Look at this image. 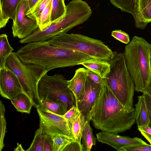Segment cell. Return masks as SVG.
<instances>
[{"label": "cell", "mask_w": 151, "mask_h": 151, "mask_svg": "<svg viewBox=\"0 0 151 151\" xmlns=\"http://www.w3.org/2000/svg\"><path fill=\"white\" fill-rule=\"evenodd\" d=\"M135 108H125L114 95L104 78L86 120L102 132L118 134L130 129L136 122Z\"/></svg>", "instance_id": "6da1fadb"}, {"label": "cell", "mask_w": 151, "mask_h": 151, "mask_svg": "<svg viewBox=\"0 0 151 151\" xmlns=\"http://www.w3.org/2000/svg\"><path fill=\"white\" fill-rule=\"evenodd\" d=\"M16 53L24 63L41 66L47 72L56 68L79 65L84 61L92 58L76 50L52 45L47 41L27 43Z\"/></svg>", "instance_id": "7a4b0ae2"}, {"label": "cell", "mask_w": 151, "mask_h": 151, "mask_svg": "<svg viewBox=\"0 0 151 151\" xmlns=\"http://www.w3.org/2000/svg\"><path fill=\"white\" fill-rule=\"evenodd\" d=\"M151 44L137 36H134L125 47L124 54L126 65L137 92L147 90L151 81Z\"/></svg>", "instance_id": "3957f363"}, {"label": "cell", "mask_w": 151, "mask_h": 151, "mask_svg": "<svg viewBox=\"0 0 151 151\" xmlns=\"http://www.w3.org/2000/svg\"><path fill=\"white\" fill-rule=\"evenodd\" d=\"M91 8L82 0H73L66 6L65 16L59 21L52 23L43 31L39 28L33 34L24 39L21 43L47 41L63 33H67L73 28L86 22L91 16Z\"/></svg>", "instance_id": "277c9868"}, {"label": "cell", "mask_w": 151, "mask_h": 151, "mask_svg": "<svg viewBox=\"0 0 151 151\" xmlns=\"http://www.w3.org/2000/svg\"><path fill=\"white\" fill-rule=\"evenodd\" d=\"M108 62L110 65V70L105 79L108 85L125 108L133 109L134 86L124 53L114 52V57Z\"/></svg>", "instance_id": "5b68a950"}, {"label": "cell", "mask_w": 151, "mask_h": 151, "mask_svg": "<svg viewBox=\"0 0 151 151\" xmlns=\"http://www.w3.org/2000/svg\"><path fill=\"white\" fill-rule=\"evenodd\" d=\"M47 41L52 45L76 50L92 58L107 62L113 58L114 53L101 41L80 34L63 33Z\"/></svg>", "instance_id": "8992f818"}, {"label": "cell", "mask_w": 151, "mask_h": 151, "mask_svg": "<svg viewBox=\"0 0 151 151\" xmlns=\"http://www.w3.org/2000/svg\"><path fill=\"white\" fill-rule=\"evenodd\" d=\"M5 67L16 75L22 86L23 92L32 100L33 106L40 108L41 102L38 92V85L42 77L48 72L43 67L32 64H26L12 52L7 58Z\"/></svg>", "instance_id": "52a82bcc"}, {"label": "cell", "mask_w": 151, "mask_h": 151, "mask_svg": "<svg viewBox=\"0 0 151 151\" xmlns=\"http://www.w3.org/2000/svg\"><path fill=\"white\" fill-rule=\"evenodd\" d=\"M46 73L39 81L38 92L41 101L59 100L65 105L68 111L76 106L74 96L69 88L68 81L62 74L49 76Z\"/></svg>", "instance_id": "ba28073f"}, {"label": "cell", "mask_w": 151, "mask_h": 151, "mask_svg": "<svg viewBox=\"0 0 151 151\" xmlns=\"http://www.w3.org/2000/svg\"><path fill=\"white\" fill-rule=\"evenodd\" d=\"M27 0H22L17 7L12 27L14 37L25 38L34 33L39 28L37 21L25 13Z\"/></svg>", "instance_id": "9c48e42d"}, {"label": "cell", "mask_w": 151, "mask_h": 151, "mask_svg": "<svg viewBox=\"0 0 151 151\" xmlns=\"http://www.w3.org/2000/svg\"><path fill=\"white\" fill-rule=\"evenodd\" d=\"M37 110L40 123L47 133L52 136L65 134L73 137L67 120L62 116L42 109H37Z\"/></svg>", "instance_id": "30bf717a"}, {"label": "cell", "mask_w": 151, "mask_h": 151, "mask_svg": "<svg viewBox=\"0 0 151 151\" xmlns=\"http://www.w3.org/2000/svg\"><path fill=\"white\" fill-rule=\"evenodd\" d=\"M24 92L16 75L9 68L0 70V94L4 98L11 100L17 99L18 95Z\"/></svg>", "instance_id": "8fae6325"}, {"label": "cell", "mask_w": 151, "mask_h": 151, "mask_svg": "<svg viewBox=\"0 0 151 151\" xmlns=\"http://www.w3.org/2000/svg\"><path fill=\"white\" fill-rule=\"evenodd\" d=\"M101 85L96 83L88 77L84 88L76 105L86 119L99 95Z\"/></svg>", "instance_id": "7c38bea8"}, {"label": "cell", "mask_w": 151, "mask_h": 151, "mask_svg": "<svg viewBox=\"0 0 151 151\" xmlns=\"http://www.w3.org/2000/svg\"><path fill=\"white\" fill-rule=\"evenodd\" d=\"M96 136L99 142L109 145L119 151L124 147L147 144L140 138H132L111 132L101 131L96 134Z\"/></svg>", "instance_id": "4fadbf2b"}, {"label": "cell", "mask_w": 151, "mask_h": 151, "mask_svg": "<svg viewBox=\"0 0 151 151\" xmlns=\"http://www.w3.org/2000/svg\"><path fill=\"white\" fill-rule=\"evenodd\" d=\"M135 26L144 29L151 22V0H137Z\"/></svg>", "instance_id": "5bb4252c"}, {"label": "cell", "mask_w": 151, "mask_h": 151, "mask_svg": "<svg viewBox=\"0 0 151 151\" xmlns=\"http://www.w3.org/2000/svg\"><path fill=\"white\" fill-rule=\"evenodd\" d=\"M88 70L84 68L77 69L73 78L68 81V86L73 93L76 105L81 95L88 77Z\"/></svg>", "instance_id": "9a60e30c"}, {"label": "cell", "mask_w": 151, "mask_h": 151, "mask_svg": "<svg viewBox=\"0 0 151 151\" xmlns=\"http://www.w3.org/2000/svg\"><path fill=\"white\" fill-rule=\"evenodd\" d=\"M0 28L4 27L9 19L13 20L18 5L22 0H0Z\"/></svg>", "instance_id": "2e32d148"}, {"label": "cell", "mask_w": 151, "mask_h": 151, "mask_svg": "<svg viewBox=\"0 0 151 151\" xmlns=\"http://www.w3.org/2000/svg\"><path fill=\"white\" fill-rule=\"evenodd\" d=\"M79 65H83L103 79L105 78L110 70V65L108 62L94 58L84 61Z\"/></svg>", "instance_id": "e0dca14e"}, {"label": "cell", "mask_w": 151, "mask_h": 151, "mask_svg": "<svg viewBox=\"0 0 151 151\" xmlns=\"http://www.w3.org/2000/svg\"><path fill=\"white\" fill-rule=\"evenodd\" d=\"M73 137L80 144L86 119L80 112L73 117L67 120Z\"/></svg>", "instance_id": "ac0fdd59"}, {"label": "cell", "mask_w": 151, "mask_h": 151, "mask_svg": "<svg viewBox=\"0 0 151 151\" xmlns=\"http://www.w3.org/2000/svg\"><path fill=\"white\" fill-rule=\"evenodd\" d=\"M138 101L135 104V117L137 127H145L149 124V115L143 95L137 96Z\"/></svg>", "instance_id": "d6986e66"}, {"label": "cell", "mask_w": 151, "mask_h": 151, "mask_svg": "<svg viewBox=\"0 0 151 151\" xmlns=\"http://www.w3.org/2000/svg\"><path fill=\"white\" fill-rule=\"evenodd\" d=\"M10 101L17 111L19 112L29 114L33 106L31 99L24 92L19 93L16 99Z\"/></svg>", "instance_id": "ffe728a7"}, {"label": "cell", "mask_w": 151, "mask_h": 151, "mask_svg": "<svg viewBox=\"0 0 151 151\" xmlns=\"http://www.w3.org/2000/svg\"><path fill=\"white\" fill-rule=\"evenodd\" d=\"M90 121L86 120L82 135V146L83 151H90L92 147L96 144V138L90 125Z\"/></svg>", "instance_id": "44dd1931"}, {"label": "cell", "mask_w": 151, "mask_h": 151, "mask_svg": "<svg viewBox=\"0 0 151 151\" xmlns=\"http://www.w3.org/2000/svg\"><path fill=\"white\" fill-rule=\"evenodd\" d=\"M9 44L6 34L0 35V70L5 67L6 60L14 50Z\"/></svg>", "instance_id": "7402d4cb"}, {"label": "cell", "mask_w": 151, "mask_h": 151, "mask_svg": "<svg viewBox=\"0 0 151 151\" xmlns=\"http://www.w3.org/2000/svg\"><path fill=\"white\" fill-rule=\"evenodd\" d=\"M47 132L42 125L40 123V127L36 131L34 139L27 151H43L44 141Z\"/></svg>", "instance_id": "603a6c76"}, {"label": "cell", "mask_w": 151, "mask_h": 151, "mask_svg": "<svg viewBox=\"0 0 151 151\" xmlns=\"http://www.w3.org/2000/svg\"><path fill=\"white\" fill-rule=\"evenodd\" d=\"M41 102V106L37 109H43L62 116L64 115L68 111L65 104L59 100L55 101H42Z\"/></svg>", "instance_id": "cb8c5ba5"}, {"label": "cell", "mask_w": 151, "mask_h": 151, "mask_svg": "<svg viewBox=\"0 0 151 151\" xmlns=\"http://www.w3.org/2000/svg\"><path fill=\"white\" fill-rule=\"evenodd\" d=\"M65 0H51V11L50 21L51 23L62 19L66 12Z\"/></svg>", "instance_id": "d4e9b609"}, {"label": "cell", "mask_w": 151, "mask_h": 151, "mask_svg": "<svg viewBox=\"0 0 151 151\" xmlns=\"http://www.w3.org/2000/svg\"><path fill=\"white\" fill-rule=\"evenodd\" d=\"M114 6L122 11L131 13L134 20L136 19V5L137 0H109Z\"/></svg>", "instance_id": "484cf974"}, {"label": "cell", "mask_w": 151, "mask_h": 151, "mask_svg": "<svg viewBox=\"0 0 151 151\" xmlns=\"http://www.w3.org/2000/svg\"><path fill=\"white\" fill-rule=\"evenodd\" d=\"M53 151H63L65 148L76 141L73 137L65 134L52 136Z\"/></svg>", "instance_id": "4316f807"}, {"label": "cell", "mask_w": 151, "mask_h": 151, "mask_svg": "<svg viewBox=\"0 0 151 151\" xmlns=\"http://www.w3.org/2000/svg\"><path fill=\"white\" fill-rule=\"evenodd\" d=\"M51 0L41 14L38 24L40 30L43 31L52 23L50 21Z\"/></svg>", "instance_id": "83f0119b"}, {"label": "cell", "mask_w": 151, "mask_h": 151, "mask_svg": "<svg viewBox=\"0 0 151 151\" xmlns=\"http://www.w3.org/2000/svg\"><path fill=\"white\" fill-rule=\"evenodd\" d=\"M51 0H39L31 11L27 15L36 19L38 23L41 13Z\"/></svg>", "instance_id": "f1b7e54d"}, {"label": "cell", "mask_w": 151, "mask_h": 151, "mask_svg": "<svg viewBox=\"0 0 151 151\" xmlns=\"http://www.w3.org/2000/svg\"><path fill=\"white\" fill-rule=\"evenodd\" d=\"M111 35L116 39L124 44H128L130 42L129 35L121 30L116 29L113 31Z\"/></svg>", "instance_id": "f546056e"}, {"label": "cell", "mask_w": 151, "mask_h": 151, "mask_svg": "<svg viewBox=\"0 0 151 151\" xmlns=\"http://www.w3.org/2000/svg\"><path fill=\"white\" fill-rule=\"evenodd\" d=\"M119 151H151V145H139L122 147Z\"/></svg>", "instance_id": "4dcf8cb0"}, {"label": "cell", "mask_w": 151, "mask_h": 151, "mask_svg": "<svg viewBox=\"0 0 151 151\" xmlns=\"http://www.w3.org/2000/svg\"><path fill=\"white\" fill-rule=\"evenodd\" d=\"M0 151L4 146V138L6 132V122L4 117H0Z\"/></svg>", "instance_id": "1f68e13d"}, {"label": "cell", "mask_w": 151, "mask_h": 151, "mask_svg": "<svg viewBox=\"0 0 151 151\" xmlns=\"http://www.w3.org/2000/svg\"><path fill=\"white\" fill-rule=\"evenodd\" d=\"M145 103L149 115V124L148 126L151 128V96L148 90H146L142 92Z\"/></svg>", "instance_id": "d6a6232c"}, {"label": "cell", "mask_w": 151, "mask_h": 151, "mask_svg": "<svg viewBox=\"0 0 151 151\" xmlns=\"http://www.w3.org/2000/svg\"><path fill=\"white\" fill-rule=\"evenodd\" d=\"M43 151H53L52 135L47 133L45 137Z\"/></svg>", "instance_id": "836d02e7"}, {"label": "cell", "mask_w": 151, "mask_h": 151, "mask_svg": "<svg viewBox=\"0 0 151 151\" xmlns=\"http://www.w3.org/2000/svg\"><path fill=\"white\" fill-rule=\"evenodd\" d=\"M137 129L141 134L151 145V128L148 126L137 127Z\"/></svg>", "instance_id": "e575fe53"}, {"label": "cell", "mask_w": 151, "mask_h": 151, "mask_svg": "<svg viewBox=\"0 0 151 151\" xmlns=\"http://www.w3.org/2000/svg\"><path fill=\"white\" fill-rule=\"evenodd\" d=\"M88 77L96 83L101 85L104 79L102 78L98 75L88 70Z\"/></svg>", "instance_id": "d590c367"}, {"label": "cell", "mask_w": 151, "mask_h": 151, "mask_svg": "<svg viewBox=\"0 0 151 151\" xmlns=\"http://www.w3.org/2000/svg\"><path fill=\"white\" fill-rule=\"evenodd\" d=\"M79 111L77 107L76 106H73L62 116L68 120L75 116Z\"/></svg>", "instance_id": "8d00e7d4"}, {"label": "cell", "mask_w": 151, "mask_h": 151, "mask_svg": "<svg viewBox=\"0 0 151 151\" xmlns=\"http://www.w3.org/2000/svg\"><path fill=\"white\" fill-rule=\"evenodd\" d=\"M39 0H27L25 8V12L27 15L33 8Z\"/></svg>", "instance_id": "74e56055"}, {"label": "cell", "mask_w": 151, "mask_h": 151, "mask_svg": "<svg viewBox=\"0 0 151 151\" xmlns=\"http://www.w3.org/2000/svg\"><path fill=\"white\" fill-rule=\"evenodd\" d=\"M5 108L2 101H0V117H4Z\"/></svg>", "instance_id": "f35d334b"}, {"label": "cell", "mask_w": 151, "mask_h": 151, "mask_svg": "<svg viewBox=\"0 0 151 151\" xmlns=\"http://www.w3.org/2000/svg\"><path fill=\"white\" fill-rule=\"evenodd\" d=\"M14 151H25L23 148L21 144L17 143V146L15 148Z\"/></svg>", "instance_id": "ab89813d"}, {"label": "cell", "mask_w": 151, "mask_h": 151, "mask_svg": "<svg viewBox=\"0 0 151 151\" xmlns=\"http://www.w3.org/2000/svg\"><path fill=\"white\" fill-rule=\"evenodd\" d=\"M147 90L148 91L149 93L151 96V81L149 85Z\"/></svg>", "instance_id": "60d3db41"}, {"label": "cell", "mask_w": 151, "mask_h": 151, "mask_svg": "<svg viewBox=\"0 0 151 151\" xmlns=\"http://www.w3.org/2000/svg\"><path fill=\"white\" fill-rule=\"evenodd\" d=\"M150 66L151 70V49L150 52Z\"/></svg>", "instance_id": "b9f144b4"}, {"label": "cell", "mask_w": 151, "mask_h": 151, "mask_svg": "<svg viewBox=\"0 0 151 151\" xmlns=\"http://www.w3.org/2000/svg\"></svg>", "instance_id": "7bdbcfd3"}]
</instances>
